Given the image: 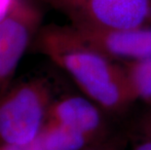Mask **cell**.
<instances>
[{
  "mask_svg": "<svg viewBox=\"0 0 151 150\" xmlns=\"http://www.w3.org/2000/svg\"><path fill=\"white\" fill-rule=\"evenodd\" d=\"M124 142L125 140L118 138H106L81 150H124Z\"/></svg>",
  "mask_w": 151,
  "mask_h": 150,
  "instance_id": "cell-10",
  "label": "cell"
},
{
  "mask_svg": "<svg viewBox=\"0 0 151 150\" xmlns=\"http://www.w3.org/2000/svg\"><path fill=\"white\" fill-rule=\"evenodd\" d=\"M39 139L45 150H81L98 142L68 128L51 122H46Z\"/></svg>",
  "mask_w": 151,
  "mask_h": 150,
  "instance_id": "cell-7",
  "label": "cell"
},
{
  "mask_svg": "<svg viewBox=\"0 0 151 150\" xmlns=\"http://www.w3.org/2000/svg\"><path fill=\"white\" fill-rule=\"evenodd\" d=\"M75 28L151 27V0H41Z\"/></svg>",
  "mask_w": 151,
  "mask_h": 150,
  "instance_id": "cell-3",
  "label": "cell"
},
{
  "mask_svg": "<svg viewBox=\"0 0 151 150\" xmlns=\"http://www.w3.org/2000/svg\"><path fill=\"white\" fill-rule=\"evenodd\" d=\"M104 111L85 95H66L54 98L47 121L68 128L94 141L108 138Z\"/></svg>",
  "mask_w": 151,
  "mask_h": 150,
  "instance_id": "cell-6",
  "label": "cell"
},
{
  "mask_svg": "<svg viewBox=\"0 0 151 150\" xmlns=\"http://www.w3.org/2000/svg\"><path fill=\"white\" fill-rule=\"evenodd\" d=\"M41 21L42 13L33 0H10L0 19V94L10 86Z\"/></svg>",
  "mask_w": 151,
  "mask_h": 150,
  "instance_id": "cell-4",
  "label": "cell"
},
{
  "mask_svg": "<svg viewBox=\"0 0 151 150\" xmlns=\"http://www.w3.org/2000/svg\"><path fill=\"white\" fill-rule=\"evenodd\" d=\"M0 150H45V148L38 136L33 141L24 143V144L0 142Z\"/></svg>",
  "mask_w": 151,
  "mask_h": 150,
  "instance_id": "cell-11",
  "label": "cell"
},
{
  "mask_svg": "<svg viewBox=\"0 0 151 150\" xmlns=\"http://www.w3.org/2000/svg\"><path fill=\"white\" fill-rule=\"evenodd\" d=\"M31 47L65 71L104 112H121L136 101L123 65L92 46L70 24L41 25Z\"/></svg>",
  "mask_w": 151,
  "mask_h": 150,
  "instance_id": "cell-1",
  "label": "cell"
},
{
  "mask_svg": "<svg viewBox=\"0 0 151 150\" xmlns=\"http://www.w3.org/2000/svg\"><path fill=\"white\" fill-rule=\"evenodd\" d=\"M75 29L87 42L121 65L151 56V27Z\"/></svg>",
  "mask_w": 151,
  "mask_h": 150,
  "instance_id": "cell-5",
  "label": "cell"
},
{
  "mask_svg": "<svg viewBox=\"0 0 151 150\" xmlns=\"http://www.w3.org/2000/svg\"><path fill=\"white\" fill-rule=\"evenodd\" d=\"M54 98L52 84L42 76L11 83L0 94V142L24 144L36 139Z\"/></svg>",
  "mask_w": 151,
  "mask_h": 150,
  "instance_id": "cell-2",
  "label": "cell"
},
{
  "mask_svg": "<svg viewBox=\"0 0 151 150\" xmlns=\"http://www.w3.org/2000/svg\"><path fill=\"white\" fill-rule=\"evenodd\" d=\"M132 150H151V103L140 114L131 133Z\"/></svg>",
  "mask_w": 151,
  "mask_h": 150,
  "instance_id": "cell-9",
  "label": "cell"
},
{
  "mask_svg": "<svg viewBox=\"0 0 151 150\" xmlns=\"http://www.w3.org/2000/svg\"><path fill=\"white\" fill-rule=\"evenodd\" d=\"M128 82L136 100L151 103V56L123 63Z\"/></svg>",
  "mask_w": 151,
  "mask_h": 150,
  "instance_id": "cell-8",
  "label": "cell"
}]
</instances>
